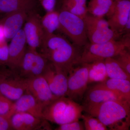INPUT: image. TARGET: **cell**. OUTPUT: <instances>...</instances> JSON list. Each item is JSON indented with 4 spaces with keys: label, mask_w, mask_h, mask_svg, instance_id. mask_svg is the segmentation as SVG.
Here are the masks:
<instances>
[{
    "label": "cell",
    "mask_w": 130,
    "mask_h": 130,
    "mask_svg": "<svg viewBox=\"0 0 130 130\" xmlns=\"http://www.w3.org/2000/svg\"><path fill=\"white\" fill-rule=\"evenodd\" d=\"M107 75L108 78L130 80V75L128 74L113 58L105 60Z\"/></svg>",
    "instance_id": "cb8c5ba5"
},
{
    "label": "cell",
    "mask_w": 130,
    "mask_h": 130,
    "mask_svg": "<svg viewBox=\"0 0 130 130\" xmlns=\"http://www.w3.org/2000/svg\"><path fill=\"white\" fill-rule=\"evenodd\" d=\"M113 58L130 75V48L124 49Z\"/></svg>",
    "instance_id": "4316f807"
},
{
    "label": "cell",
    "mask_w": 130,
    "mask_h": 130,
    "mask_svg": "<svg viewBox=\"0 0 130 130\" xmlns=\"http://www.w3.org/2000/svg\"><path fill=\"white\" fill-rule=\"evenodd\" d=\"M89 69L88 63H80L68 74L66 96L76 102L83 99L88 89Z\"/></svg>",
    "instance_id": "ba28073f"
},
{
    "label": "cell",
    "mask_w": 130,
    "mask_h": 130,
    "mask_svg": "<svg viewBox=\"0 0 130 130\" xmlns=\"http://www.w3.org/2000/svg\"><path fill=\"white\" fill-rule=\"evenodd\" d=\"M86 0H64L62 9L84 19L88 13Z\"/></svg>",
    "instance_id": "d4e9b609"
},
{
    "label": "cell",
    "mask_w": 130,
    "mask_h": 130,
    "mask_svg": "<svg viewBox=\"0 0 130 130\" xmlns=\"http://www.w3.org/2000/svg\"><path fill=\"white\" fill-rule=\"evenodd\" d=\"M81 118L84 121L86 130H107V127L96 118L88 115H82Z\"/></svg>",
    "instance_id": "484cf974"
},
{
    "label": "cell",
    "mask_w": 130,
    "mask_h": 130,
    "mask_svg": "<svg viewBox=\"0 0 130 130\" xmlns=\"http://www.w3.org/2000/svg\"><path fill=\"white\" fill-rule=\"evenodd\" d=\"M84 111L96 118L111 130H129L130 102L113 100L84 107Z\"/></svg>",
    "instance_id": "7a4b0ae2"
},
{
    "label": "cell",
    "mask_w": 130,
    "mask_h": 130,
    "mask_svg": "<svg viewBox=\"0 0 130 130\" xmlns=\"http://www.w3.org/2000/svg\"><path fill=\"white\" fill-rule=\"evenodd\" d=\"M113 0H90L87 6L88 13L94 16H107L113 6Z\"/></svg>",
    "instance_id": "44dd1931"
},
{
    "label": "cell",
    "mask_w": 130,
    "mask_h": 130,
    "mask_svg": "<svg viewBox=\"0 0 130 130\" xmlns=\"http://www.w3.org/2000/svg\"><path fill=\"white\" fill-rule=\"evenodd\" d=\"M55 130H85V128L84 123L78 120L59 125Z\"/></svg>",
    "instance_id": "f546056e"
},
{
    "label": "cell",
    "mask_w": 130,
    "mask_h": 130,
    "mask_svg": "<svg viewBox=\"0 0 130 130\" xmlns=\"http://www.w3.org/2000/svg\"><path fill=\"white\" fill-rule=\"evenodd\" d=\"M89 64L88 83H102L108 78L105 60L96 61Z\"/></svg>",
    "instance_id": "7402d4cb"
},
{
    "label": "cell",
    "mask_w": 130,
    "mask_h": 130,
    "mask_svg": "<svg viewBox=\"0 0 130 130\" xmlns=\"http://www.w3.org/2000/svg\"><path fill=\"white\" fill-rule=\"evenodd\" d=\"M6 40L5 38V32L2 25L0 23V41L1 40Z\"/></svg>",
    "instance_id": "d6a6232c"
},
{
    "label": "cell",
    "mask_w": 130,
    "mask_h": 130,
    "mask_svg": "<svg viewBox=\"0 0 130 130\" xmlns=\"http://www.w3.org/2000/svg\"><path fill=\"white\" fill-rule=\"evenodd\" d=\"M36 0H0V14H7L20 11H33Z\"/></svg>",
    "instance_id": "d6986e66"
},
{
    "label": "cell",
    "mask_w": 130,
    "mask_h": 130,
    "mask_svg": "<svg viewBox=\"0 0 130 130\" xmlns=\"http://www.w3.org/2000/svg\"><path fill=\"white\" fill-rule=\"evenodd\" d=\"M85 94L84 107L89 106L109 101L118 100L126 101L118 94L99 83L86 90Z\"/></svg>",
    "instance_id": "9a60e30c"
},
{
    "label": "cell",
    "mask_w": 130,
    "mask_h": 130,
    "mask_svg": "<svg viewBox=\"0 0 130 130\" xmlns=\"http://www.w3.org/2000/svg\"><path fill=\"white\" fill-rule=\"evenodd\" d=\"M59 29L76 46L83 47L88 42L84 19L62 9L59 12Z\"/></svg>",
    "instance_id": "5b68a950"
},
{
    "label": "cell",
    "mask_w": 130,
    "mask_h": 130,
    "mask_svg": "<svg viewBox=\"0 0 130 130\" xmlns=\"http://www.w3.org/2000/svg\"><path fill=\"white\" fill-rule=\"evenodd\" d=\"M130 34L124 35L118 38L100 43L88 42L83 47L80 63H90L113 58L126 48H130Z\"/></svg>",
    "instance_id": "277c9868"
},
{
    "label": "cell",
    "mask_w": 130,
    "mask_h": 130,
    "mask_svg": "<svg viewBox=\"0 0 130 130\" xmlns=\"http://www.w3.org/2000/svg\"><path fill=\"white\" fill-rule=\"evenodd\" d=\"M83 47L69 41L64 37L54 33L44 36L41 53L49 62L69 74L79 64Z\"/></svg>",
    "instance_id": "6da1fadb"
},
{
    "label": "cell",
    "mask_w": 130,
    "mask_h": 130,
    "mask_svg": "<svg viewBox=\"0 0 130 130\" xmlns=\"http://www.w3.org/2000/svg\"><path fill=\"white\" fill-rule=\"evenodd\" d=\"M5 74H0V93L12 101H16L25 93L26 80L9 70Z\"/></svg>",
    "instance_id": "9c48e42d"
},
{
    "label": "cell",
    "mask_w": 130,
    "mask_h": 130,
    "mask_svg": "<svg viewBox=\"0 0 130 130\" xmlns=\"http://www.w3.org/2000/svg\"><path fill=\"white\" fill-rule=\"evenodd\" d=\"M9 58V48L6 40L0 41V66H7Z\"/></svg>",
    "instance_id": "f1b7e54d"
},
{
    "label": "cell",
    "mask_w": 130,
    "mask_h": 130,
    "mask_svg": "<svg viewBox=\"0 0 130 130\" xmlns=\"http://www.w3.org/2000/svg\"><path fill=\"white\" fill-rule=\"evenodd\" d=\"M48 63L43 55L28 48L18 67L12 71L23 79H31L42 76Z\"/></svg>",
    "instance_id": "8992f818"
},
{
    "label": "cell",
    "mask_w": 130,
    "mask_h": 130,
    "mask_svg": "<svg viewBox=\"0 0 130 130\" xmlns=\"http://www.w3.org/2000/svg\"><path fill=\"white\" fill-rule=\"evenodd\" d=\"M56 0H41L42 6L47 12L54 10Z\"/></svg>",
    "instance_id": "1f68e13d"
},
{
    "label": "cell",
    "mask_w": 130,
    "mask_h": 130,
    "mask_svg": "<svg viewBox=\"0 0 130 130\" xmlns=\"http://www.w3.org/2000/svg\"><path fill=\"white\" fill-rule=\"evenodd\" d=\"M89 42L100 43L120 38L121 36L110 28L103 17L94 16L88 13L84 18Z\"/></svg>",
    "instance_id": "52a82bcc"
},
{
    "label": "cell",
    "mask_w": 130,
    "mask_h": 130,
    "mask_svg": "<svg viewBox=\"0 0 130 130\" xmlns=\"http://www.w3.org/2000/svg\"><path fill=\"white\" fill-rule=\"evenodd\" d=\"M107 16L110 28L122 36L125 25L130 18V0L114 1L113 7Z\"/></svg>",
    "instance_id": "7c38bea8"
},
{
    "label": "cell",
    "mask_w": 130,
    "mask_h": 130,
    "mask_svg": "<svg viewBox=\"0 0 130 130\" xmlns=\"http://www.w3.org/2000/svg\"><path fill=\"white\" fill-rule=\"evenodd\" d=\"M23 28L28 48L37 50L41 46L44 38L41 18L33 11L29 13Z\"/></svg>",
    "instance_id": "30bf717a"
},
{
    "label": "cell",
    "mask_w": 130,
    "mask_h": 130,
    "mask_svg": "<svg viewBox=\"0 0 130 130\" xmlns=\"http://www.w3.org/2000/svg\"><path fill=\"white\" fill-rule=\"evenodd\" d=\"M26 80V91L30 93L44 108L57 97L53 94L46 80L43 76Z\"/></svg>",
    "instance_id": "4fadbf2b"
},
{
    "label": "cell",
    "mask_w": 130,
    "mask_h": 130,
    "mask_svg": "<svg viewBox=\"0 0 130 130\" xmlns=\"http://www.w3.org/2000/svg\"><path fill=\"white\" fill-rule=\"evenodd\" d=\"M68 74L49 62L43 74L50 88L57 97L66 96Z\"/></svg>",
    "instance_id": "8fae6325"
},
{
    "label": "cell",
    "mask_w": 130,
    "mask_h": 130,
    "mask_svg": "<svg viewBox=\"0 0 130 130\" xmlns=\"http://www.w3.org/2000/svg\"><path fill=\"white\" fill-rule=\"evenodd\" d=\"M101 84L130 102V80L108 78Z\"/></svg>",
    "instance_id": "ffe728a7"
},
{
    "label": "cell",
    "mask_w": 130,
    "mask_h": 130,
    "mask_svg": "<svg viewBox=\"0 0 130 130\" xmlns=\"http://www.w3.org/2000/svg\"><path fill=\"white\" fill-rule=\"evenodd\" d=\"M41 22L44 36L54 34L59 28V12L54 10L47 12L41 18Z\"/></svg>",
    "instance_id": "603a6c76"
},
{
    "label": "cell",
    "mask_w": 130,
    "mask_h": 130,
    "mask_svg": "<svg viewBox=\"0 0 130 130\" xmlns=\"http://www.w3.org/2000/svg\"><path fill=\"white\" fill-rule=\"evenodd\" d=\"M113 1H119V0H113Z\"/></svg>",
    "instance_id": "836d02e7"
},
{
    "label": "cell",
    "mask_w": 130,
    "mask_h": 130,
    "mask_svg": "<svg viewBox=\"0 0 130 130\" xmlns=\"http://www.w3.org/2000/svg\"><path fill=\"white\" fill-rule=\"evenodd\" d=\"M13 103V101L0 93V115L8 118V115L11 109Z\"/></svg>",
    "instance_id": "83f0119b"
},
{
    "label": "cell",
    "mask_w": 130,
    "mask_h": 130,
    "mask_svg": "<svg viewBox=\"0 0 130 130\" xmlns=\"http://www.w3.org/2000/svg\"><path fill=\"white\" fill-rule=\"evenodd\" d=\"M31 11L20 10L13 12L5 14V17L0 20V23L3 27L6 40H11L21 29L28 14Z\"/></svg>",
    "instance_id": "ac0fdd59"
},
{
    "label": "cell",
    "mask_w": 130,
    "mask_h": 130,
    "mask_svg": "<svg viewBox=\"0 0 130 130\" xmlns=\"http://www.w3.org/2000/svg\"><path fill=\"white\" fill-rule=\"evenodd\" d=\"M26 40L23 28L11 39L8 45L9 58L7 66L9 70H16L23 59L26 49Z\"/></svg>",
    "instance_id": "2e32d148"
},
{
    "label": "cell",
    "mask_w": 130,
    "mask_h": 130,
    "mask_svg": "<svg viewBox=\"0 0 130 130\" xmlns=\"http://www.w3.org/2000/svg\"><path fill=\"white\" fill-rule=\"evenodd\" d=\"M10 121L13 130L51 129L45 119L37 118L28 113L19 112L13 114L10 118Z\"/></svg>",
    "instance_id": "5bb4252c"
},
{
    "label": "cell",
    "mask_w": 130,
    "mask_h": 130,
    "mask_svg": "<svg viewBox=\"0 0 130 130\" xmlns=\"http://www.w3.org/2000/svg\"><path fill=\"white\" fill-rule=\"evenodd\" d=\"M13 130L10 118L0 115V130Z\"/></svg>",
    "instance_id": "4dcf8cb0"
},
{
    "label": "cell",
    "mask_w": 130,
    "mask_h": 130,
    "mask_svg": "<svg viewBox=\"0 0 130 130\" xmlns=\"http://www.w3.org/2000/svg\"><path fill=\"white\" fill-rule=\"evenodd\" d=\"M43 109L33 96L26 91L23 95L13 103L8 117L10 118L13 114L23 112L30 114L37 118H43Z\"/></svg>",
    "instance_id": "e0dca14e"
},
{
    "label": "cell",
    "mask_w": 130,
    "mask_h": 130,
    "mask_svg": "<svg viewBox=\"0 0 130 130\" xmlns=\"http://www.w3.org/2000/svg\"><path fill=\"white\" fill-rule=\"evenodd\" d=\"M84 107L67 96L57 98L46 106L42 117L59 125L79 120Z\"/></svg>",
    "instance_id": "3957f363"
}]
</instances>
